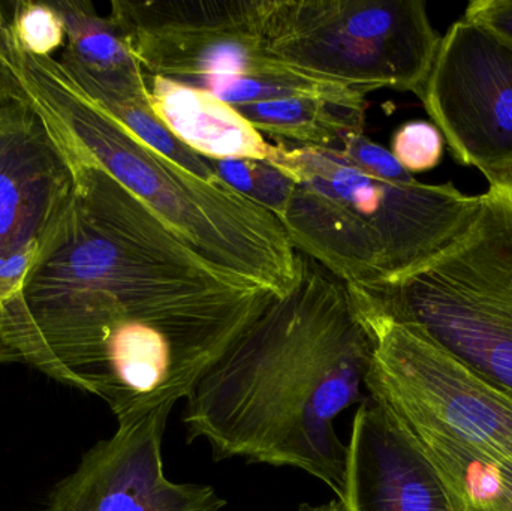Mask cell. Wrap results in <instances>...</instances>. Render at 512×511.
<instances>
[{"label":"cell","instance_id":"6da1fadb","mask_svg":"<svg viewBox=\"0 0 512 511\" xmlns=\"http://www.w3.org/2000/svg\"><path fill=\"white\" fill-rule=\"evenodd\" d=\"M71 147L74 197L20 290L0 303V365L92 395L120 360L182 336L245 332L271 291L198 254Z\"/></svg>","mask_w":512,"mask_h":511},{"label":"cell","instance_id":"7a4b0ae2","mask_svg":"<svg viewBox=\"0 0 512 511\" xmlns=\"http://www.w3.org/2000/svg\"><path fill=\"white\" fill-rule=\"evenodd\" d=\"M300 279L203 375L186 399V440L216 461L304 471L342 498L336 419L361 401L373 342L345 282L300 254Z\"/></svg>","mask_w":512,"mask_h":511},{"label":"cell","instance_id":"3957f363","mask_svg":"<svg viewBox=\"0 0 512 511\" xmlns=\"http://www.w3.org/2000/svg\"><path fill=\"white\" fill-rule=\"evenodd\" d=\"M0 54L24 98L57 126L71 146L140 198L198 254L288 296L300 279V255L273 213L227 183L201 179L153 150L105 113L59 60L27 53L0 32Z\"/></svg>","mask_w":512,"mask_h":511},{"label":"cell","instance_id":"277c9868","mask_svg":"<svg viewBox=\"0 0 512 511\" xmlns=\"http://www.w3.org/2000/svg\"><path fill=\"white\" fill-rule=\"evenodd\" d=\"M270 164L295 183L280 224L295 251L348 285L370 287L438 254L471 224L481 195L453 183L370 176L337 147H288Z\"/></svg>","mask_w":512,"mask_h":511},{"label":"cell","instance_id":"5b68a950","mask_svg":"<svg viewBox=\"0 0 512 511\" xmlns=\"http://www.w3.org/2000/svg\"><path fill=\"white\" fill-rule=\"evenodd\" d=\"M512 398V197L489 189L469 227L381 284L349 285Z\"/></svg>","mask_w":512,"mask_h":511},{"label":"cell","instance_id":"8992f818","mask_svg":"<svg viewBox=\"0 0 512 511\" xmlns=\"http://www.w3.org/2000/svg\"><path fill=\"white\" fill-rule=\"evenodd\" d=\"M265 47L330 83L420 96L442 36L421 0H270Z\"/></svg>","mask_w":512,"mask_h":511},{"label":"cell","instance_id":"52a82bcc","mask_svg":"<svg viewBox=\"0 0 512 511\" xmlns=\"http://www.w3.org/2000/svg\"><path fill=\"white\" fill-rule=\"evenodd\" d=\"M349 291L372 336V362L364 380L370 398L397 419L438 426L486 455L512 462V398Z\"/></svg>","mask_w":512,"mask_h":511},{"label":"cell","instance_id":"ba28073f","mask_svg":"<svg viewBox=\"0 0 512 511\" xmlns=\"http://www.w3.org/2000/svg\"><path fill=\"white\" fill-rule=\"evenodd\" d=\"M270 0L111 2L144 74L183 81L198 77H279L294 71L265 47Z\"/></svg>","mask_w":512,"mask_h":511},{"label":"cell","instance_id":"9c48e42d","mask_svg":"<svg viewBox=\"0 0 512 511\" xmlns=\"http://www.w3.org/2000/svg\"><path fill=\"white\" fill-rule=\"evenodd\" d=\"M420 99L453 158L512 197V44L474 21H456Z\"/></svg>","mask_w":512,"mask_h":511},{"label":"cell","instance_id":"30bf717a","mask_svg":"<svg viewBox=\"0 0 512 511\" xmlns=\"http://www.w3.org/2000/svg\"><path fill=\"white\" fill-rule=\"evenodd\" d=\"M77 177V153L23 92L0 107V303L35 266Z\"/></svg>","mask_w":512,"mask_h":511},{"label":"cell","instance_id":"8fae6325","mask_svg":"<svg viewBox=\"0 0 512 511\" xmlns=\"http://www.w3.org/2000/svg\"><path fill=\"white\" fill-rule=\"evenodd\" d=\"M171 408L119 423L48 497L44 511H221L227 501L207 485L165 476L162 440Z\"/></svg>","mask_w":512,"mask_h":511},{"label":"cell","instance_id":"7c38bea8","mask_svg":"<svg viewBox=\"0 0 512 511\" xmlns=\"http://www.w3.org/2000/svg\"><path fill=\"white\" fill-rule=\"evenodd\" d=\"M340 501L345 511H460L414 435L370 396L352 422Z\"/></svg>","mask_w":512,"mask_h":511},{"label":"cell","instance_id":"4fadbf2b","mask_svg":"<svg viewBox=\"0 0 512 511\" xmlns=\"http://www.w3.org/2000/svg\"><path fill=\"white\" fill-rule=\"evenodd\" d=\"M146 77L153 113L192 152L206 159L273 158L276 146L268 144L233 105L201 87Z\"/></svg>","mask_w":512,"mask_h":511},{"label":"cell","instance_id":"5bb4252c","mask_svg":"<svg viewBox=\"0 0 512 511\" xmlns=\"http://www.w3.org/2000/svg\"><path fill=\"white\" fill-rule=\"evenodd\" d=\"M397 420L438 467L460 511H512L511 461L486 455L438 426Z\"/></svg>","mask_w":512,"mask_h":511},{"label":"cell","instance_id":"9a60e30c","mask_svg":"<svg viewBox=\"0 0 512 511\" xmlns=\"http://www.w3.org/2000/svg\"><path fill=\"white\" fill-rule=\"evenodd\" d=\"M259 132L301 147H336L346 138L364 134L366 102L331 99H273L234 107Z\"/></svg>","mask_w":512,"mask_h":511},{"label":"cell","instance_id":"2e32d148","mask_svg":"<svg viewBox=\"0 0 512 511\" xmlns=\"http://www.w3.org/2000/svg\"><path fill=\"white\" fill-rule=\"evenodd\" d=\"M60 65L92 101H95L117 122L122 123L132 134L137 135L147 146L167 156L185 170L197 174L201 179L210 180V182L221 180L213 173L203 156L197 155L185 144L180 143L153 113L147 81L135 83V81L116 80V78L89 74L69 63L60 62Z\"/></svg>","mask_w":512,"mask_h":511},{"label":"cell","instance_id":"e0dca14e","mask_svg":"<svg viewBox=\"0 0 512 511\" xmlns=\"http://www.w3.org/2000/svg\"><path fill=\"white\" fill-rule=\"evenodd\" d=\"M50 3L65 26L66 45L60 62L71 63L89 74L146 80L143 68L111 15L101 17L95 6L84 0Z\"/></svg>","mask_w":512,"mask_h":511},{"label":"cell","instance_id":"ac0fdd59","mask_svg":"<svg viewBox=\"0 0 512 511\" xmlns=\"http://www.w3.org/2000/svg\"><path fill=\"white\" fill-rule=\"evenodd\" d=\"M182 83L209 90L233 107L273 101V99L297 98V96L342 102H366V96L369 95L363 90L330 83L297 69L279 77L248 78L216 75V77L188 78Z\"/></svg>","mask_w":512,"mask_h":511},{"label":"cell","instance_id":"d6986e66","mask_svg":"<svg viewBox=\"0 0 512 511\" xmlns=\"http://www.w3.org/2000/svg\"><path fill=\"white\" fill-rule=\"evenodd\" d=\"M206 159V158H204ZM213 173L239 194L273 213L285 215L295 183L268 161L256 159H206Z\"/></svg>","mask_w":512,"mask_h":511},{"label":"cell","instance_id":"ffe728a7","mask_svg":"<svg viewBox=\"0 0 512 511\" xmlns=\"http://www.w3.org/2000/svg\"><path fill=\"white\" fill-rule=\"evenodd\" d=\"M12 8V18H9L12 33L27 53L51 56L65 44V26L50 2L20 0Z\"/></svg>","mask_w":512,"mask_h":511},{"label":"cell","instance_id":"44dd1931","mask_svg":"<svg viewBox=\"0 0 512 511\" xmlns=\"http://www.w3.org/2000/svg\"><path fill=\"white\" fill-rule=\"evenodd\" d=\"M445 138L435 123L411 120L394 132L391 153L409 174L426 173L441 164Z\"/></svg>","mask_w":512,"mask_h":511},{"label":"cell","instance_id":"7402d4cb","mask_svg":"<svg viewBox=\"0 0 512 511\" xmlns=\"http://www.w3.org/2000/svg\"><path fill=\"white\" fill-rule=\"evenodd\" d=\"M337 149L342 150L349 161L354 162L360 170L370 176L391 182H411L415 179L394 158L391 150L385 149L364 134L346 138L342 147Z\"/></svg>","mask_w":512,"mask_h":511},{"label":"cell","instance_id":"603a6c76","mask_svg":"<svg viewBox=\"0 0 512 511\" xmlns=\"http://www.w3.org/2000/svg\"><path fill=\"white\" fill-rule=\"evenodd\" d=\"M463 18L493 30L512 44V0H474Z\"/></svg>","mask_w":512,"mask_h":511},{"label":"cell","instance_id":"cb8c5ba5","mask_svg":"<svg viewBox=\"0 0 512 511\" xmlns=\"http://www.w3.org/2000/svg\"><path fill=\"white\" fill-rule=\"evenodd\" d=\"M5 18V9L0 3V24ZM15 98H21L20 84H18L17 77L12 74L11 69L3 60L2 54H0V107Z\"/></svg>","mask_w":512,"mask_h":511},{"label":"cell","instance_id":"d4e9b609","mask_svg":"<svg viewBox=\"0 0 512 511\" xmlns=\"http://www.w3.org/2000/svg\"><path fill=\"white\" fill-rule=\"evenodd\" d=\"M297 511H345L342 501L331 500L321 506H312V504H301Z\"/></svg>","mask_w":512,"mask_h":511}]
</instances>
